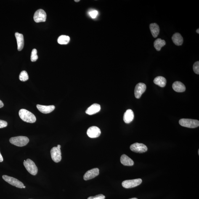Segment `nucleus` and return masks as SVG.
Instances as JSON below:
<instances>
[{
  "instance_id": "obj_1",
  "label": "nucleus",
  "mask_w": 199,
  "mask_h": 199,
  "mask_svg": "<svg viewBox=\"0 0 199 199\" xmlns=\"http://www.w3.org/2000/svg\"><path fill=\"white\" fill-rule=\"evenodd\" d=\"M19 115L20 118L25 122L33 123L36 121L34 114L26 109H21L19 111Z\"/></svg>"
},
{
  "instance_id": "obj_2",
  "label": "nucleus",
  "mask_w": 199,
  "mask_h": 199,
  "mask_svg": "<svg viewBox=\"0 0 199 199\" xmlns=\"http://www.w3.org/2000/svg\"><path fill=\"white\" fill-rule=\"evenodd\" d=\"M9 141L11 144L14 145L23 147L27 145L29 141V139L26 136H18L10 138Z\"/></svg>"
},
{
  "instance_id": "obj_3",
  "label": "nucleus",
  "mask_w": 199,
  "mask_h": 199,
  "mask_svg": "<svg viewBox=\"0 0 199 199\" xmlns=\"http://www.w3.org/2000/svg\"><path fill=\"white\" fill-rule=\"evenodd\" d=\"M23 165L25 168L30 174L35 176L38 172V168L34 162L29 159L24 160Z\"/></svg>"
},
{
  "instance_id": "obj_4",
  "label": "nucleus",
  "mask_w": 199,
  "mask_h": 199,
  "mask_svg": "<svg viewBox=\"0 0 199 199\" xmlns=\"http://www.w3.org/2000/svg\"><path fill=\"white\" fill-rule=\"evenodd\" d=\"M179 123L181 126L191 128L198 127L199 126V121L198 120L190 119H181L179 120Z\"/></svg>"
},
{
  "instance_id": "obj_5",
  "label": "nucleus",
  "mask_w": 199,
  "mask_h": 199,
  "mask_svg": "<svg viewBox=\"0 0 199 199\" xmlns=\"http://www.w3.org/2000/svg\"><path fill=\"white\" fill-rule=\"evenodd\" d=\"M61 146L58 145L57 147H53L51 150V158L55 162L58 163L61 160Z\"/></svg>"
},
{
  "instance_id": "obj_6",
  "label": "nucleus",
  "mask_w": 199,
  "mask_h": 199,
  "mask_svg": "<svg viewBox=\"0 0 199 199\" xmlns=\"http://www.w3.org/2000/svg\"><path fill=\"white\" fill-rule=\"evenodd\" d=\"M2 178L4 181L12 186L19 188L22 189L23 188L24 185L23 183L15 178L7 175H3Z\"/></svg>"
},
{
  "instance_id": "obj_7",
  "label": "nucleus",
  "mask_w": 199,
  "mask_h": 199,
  "mask_svg": "<svg viewBox=\"0 0 199 199\" xmlns=\"http://www.w3.org/2000/svg\"><path fill=\"white\" fill-rule=\"evenodd\" d=\"M142 182V179H138L123 181L122 185L126 189H131L140 185Z\"/></svg>"
},
{
  "instance_id": "obj_8",
  "label": "nucleus",
  "mask_w": 199,
  "mask_h": 199,
  "mask_svg": "<svg viewBox=\"0 0 199 199\" xmlns=\"http://www.w3.org/2000/svg\"><path fill=\"white\" fill-rule=\"evenodd\" d=\"M33 18L36 23L46 22V13L43 9H38L35 13Z\"/></svg>"
},
{
  "instance_id": "obj_9",
  "label": "nucleus",
  "mask_w": 199,
  "mask_h": 199,
  "mask_svg": "<svg viewBox=\"0 0 199 199\" xmlns=\"http://www.w3.org/2000/svg\"><path fill=\"white\" fill-rule=\"evenodd\" d=\"M132 151L138 153H143L147 152V148L145 145L141 143H135L132 144L130 147Z\"/></svg>"
},
{
  "instance_id": "obj_10",
  "label": "nucleus",
  "mask_w": 199,
  "mask_h": 199,
  "mask_svg": "<svg viewBox=\"0 0 199 199\" xmlns=\"http://www.w3.org/2000/svg\"><path fill=\"white\" fill-rule=\"evenodd\" d=\"M147 86L144 83H139L136 85L134 91L135 96L136 98H140L142 94L145 92Z\"/></svg>"
},
{
  "instance_id": "obj_11",
  "label": "nucleus",
  "mask_w": 199,
  "mask_h": 199,
  "mask_svg": "<svg viewBox=\"0 0 199 199\" xmlns=\"http://www.w3.org/2000/svg\"><path fill=\"white\" fill-rule=\"evenodd\" d=\"M101 131L100 128L96 126H92L88 129L87 134L89 137L91 138H96L99 137L101 134Z\"/></svg>"
},
{
  "instance_id": "obj_12",
  "label": "nucleus",
  "mask_w": 199,
  "mask_h": 199,
  "mask_svg": "<svg viewBox=\"0 0 199 199\" xmlns=\"http://www.w3.org/2000/svg\"><path fill=\"white\" fill-rule=\"evenodd\" d=\"M99 174V168H93V169L87 171L83 176V179L85 180H89L95 178Z\"/></svg>"
},
{
  "instance_id": "obj_13",
  "label": "nucleus",
  "mask_w": 199,
  "mask_h": 199,
  "mask_svg": "<svg viewBox=\"0 0 199 199\" xmlns=\"http://www.w3.org/2000/svg\"><path fill=\"white\" fill-rule=\"evenodd\" d=\"M37 107L40 112L44 114L50 113L55 109V106L54 105L46 106L37 104Z\"/></svg>"
},
{
  "instance_id": "obj_14",
  "label": "nucleus",
  "mask_w": 199,
  "mask_h": 199,
  "mask_svg": "<svg viewBox=\"0 0 199 199\" xmlns=\"http://www.w3.org/2000/svg\"><path fill=\"white\" fill-rule=\"evenodd\" d=\"M134 113L133 111L131 109H128L123 115V121L126 123H130L134 120Z\"/></svg>"
},
{
  "instance_id": "obj_15",
  "label": "nucleus",
  "mask_w": 199,
  "mask_h": 199,
  "mask_svg": "<svg viewBox=\"0 0 199 199\" xmlns=\"http://www.w3.org/2000/svg\"><path fill=\"white\" fill-rule=\"evenodd\" d=\"M100 105L99 104H94L87 109L86 113L88 115H92L97 113L100 111Z\"/></svg>"
},
{
  "instance_id": "obj_16",
  "label": "nucleus",
  "mask_w": 199,
  "mask_h": 199,
  "mask_svg": "<svg viewBox=\"0 0 199 199\" xmlns=\"http://www.w3.org/2000/svg\"><path fill=\"white\" fill-rule=\"evenodd\" d=\"M17 40V49L18 51H21L23 49L24 46V39L23 35L18 33H16L15 34Z\"/></svg>"
},
{
  "instance_id": "obj_17",
  "label": "nucleus",
  "mask_w": 199,
  "mask_h": 199,
  "mask_svg": "<svg viewBox=\"0 0 199 199\" xmlns=\"http://www.w3.org/2000/svg\"><path fill=\"white\" fill-rule=\"evenodd\" d=\"M173 89L177 92H183L186 91V88L184 84L180 82L176 81L173 83Z\"/></svg>"
},
{
  "instance_id": "obj_18",
  "label": "nucleus",
  "mask_w": 199,
  "mask_h": 199,
  "mask_svg": "<svg viewBox=\"0 0 199 199\" xmlns=\"http://www.w3.org/2000/svg\"><path fill=\"white\" fill-rule=\"evenodd\" d=\"M120 161L121 163L124 166H132L134 165V162L133 160L124 154L121 156Z\"/></svg>"
},
{
  "instance_id": "obj_19",
  "label": "nucleus",
  "mask_w": 199,
  "mask_h": 199,
  "mask_svg": "<svg viewBox=\"0 0 199 199\" xmlns=\"http://www.w3.org/2000/svg\"><path fill=\"white\" fill-rule=\"evenodd\" d=\"M172 40L174 44L177 46L182 45L183 42V38L179 33H177L173 34L172 37Z\"/></svg>"
},
{
  "instance_id": "obj_20",
  "label": "nucleus",
  "mask_w": 199,
  "mask_h": 199,
  "mask_svg": "<svg viewBox=\"0 0 199 199\" xmlns=\"http://www.w3.org/2000/svg\"><path fill=\"white\" fill-rule=\"evenodd\" d=\"M149 27L152 36L154 38L157 37L160 32L159 27L158 24L156 23L150 24Z\"/></svg>"
},
{
  "instance_id": "obj_21",
  "label": "nucleus",
  "mask_w": 199,
  "mask_h": 199,
  "mask_svg": "<svg viewBox=\"0 0 199 199\" xmlns=\"http://www.w3.org/2000/svg\"><path fill=\"white\" fill-rule=\"evenodd\" d=\"M153 82L155 84L161 88L164 87L166 85V80L164 77L159 76L156 77L154 79Z\"/></svg>"
},
{
  "instance_id": "obj_22",
  "label": "nucleus",
  "mask_w": 199,
  "mask_h": 199,
  "mask_svg": "<svg viewBox=\"0 0 199 199\" xmlns=\"http://www.w3.org/2000/svg\"><path fill=\"white\" fill-rule=\"evenodd\" d=\"M166 44V42L164 40H162L161 38H158L154 41V46L157 51H160L162 48Z\"/></svg>"
},
{
  "instance_id": "obj_23",
  "label": "nucleus",
  "mask_w": 199,
  "mask_h": 199,
  "mask_svg": "<svg viewBox=\"0 0 199 199\" xmlns=\"http://www.w3.org/2000/svg\"><path fill=\"white\" fill-rule=\"evenodd\" d=\"M70 37L65 35H62L59 37L58 39V42L60 44H67L70 41Z\"/></svg>"
},
{
  "instance_id": "obj_24",
  "label": "nucleus",
  "mask_w": 199,
  "mask_h": 199,
  "mask_svg": "<svg viewBox=\"0 0 199 199\" xmlns=\"http://www.w3.org/2000/svg\"><path fill=\"white\" fill-rule=\"evenodd\" d=\"M19 79L22 82H25L28 79V73L26 71L23 70L20 73L19 76Z\"/></svg>"
},
{
  "instance_id": "obj_25",
  "label": "nucleus",
  "mask_w": 199,
  "mask_h": 199,
  "mask_svg": "<svg viewBox=\"0 0 199 199\" xmlns=\"http://www.w3.org/2000/svg\"><path fill=\"white\" fill-rule=\"evenodd\" d=\"M37 51L36 49H34L32 50L31 55V60L32 62H35L37 60L38 56L37 55Z\"/></svg>"
},
{
  "instance_id": "obj_26",
  "label": "nucleus",
  "mask_w": 199,
  "mask_h": 199,
  "mask_svg": "<svg viewBox=\"0 0 199 199\" xmlns=\"http://www.w3.org/2000/svg\"><path fill=\"white\" fill-rule=\"evenodd\" d=\"M193 70L195 73L199 74V62L197 61L194 64L193 67Z\"/></svg>"
},
{
  "instance_id": "obj_27",
  "label": "nucleus",
  "mask_w": 199,
  "mask_h": 199,
  "mask_svg": "<svg viewBox=\"0 0 199 199\" xmlns=\"http://www.w3.org/2000/svg\"><path fill=\"white\" fill-rule=\"evenodd\" d=\"M98 12L96 10L91 11L89 13L90 16L92 19L96 18L98 15Z\"/></svg>"
},
{
  "instance_id": "obj_28",
  "label": "nucleus",
  "mask_w": 199,
  "mask_h": 199,
  "mask_svg": "<svg viewBox=\"0 0 199 199\" xmlns=\"http://www.w3.org/2000/svg\"><path fill=\"white\" fill-rule=\"evenodd\" d=\"M105 196L102 195H99L95 196L90 197L88 199H105Z\"/></svg>"
},
{
  "instance_id": "obj_29",
  "label": "nucleus",
  "mask_w": 199,
  "mask_h": 199,
  "mask_svg": "<svg viewBox=\"0 0 199 199\" xmlns=\"http://www.w3.org/2000/svg\"><path fill=\"white\" fill-rule=\"evenodd\" d=\"M7 126V122L0 120V128L6 127Z\"/></svg>"
},
{
  "instance_id": "obj_30",
  "label": "nucleus",
  "mask_w": 199,
  "mask_h": 199,
  "mask_svg": "<svg viewBox=\"0 0 199 199\" xmlns=\"http://www.w3.org/2000/svg\"><path fill=\"white\" fill-rule=\"evenodd\" d=\"M3 160H4V159H3L2 155H1V152H0V162H2Z\"/></svg>"
},
{
  "instance_id": "obj_31",
  "label": "nucleus",
  "mask_w": 199,
  "mask_h": 199,
  "mask_svg": "<svg viewBox=\"0 0 199 199\" xmlns=\"http://www.w3.org/2000/svg\"><path fill=\"white\" fill-rule=\"evenodd\" d=\"M4 103H3V102H2V101L0 100V108H2V107H4Z\"/></svg>"
},
{
  "instance_id": "obj_32",
  "label": "nucleus",
  "mask_w": 199,
  "mask_h": 199,
  "mask_svg": "<svg viewBox=\"0 0 199 199\" xmlns=\"http://www.w3.org/2000/svg\"><path fill=\"white\" fill-rule=\"evenodd\" d=\"M199 29L198 28V29H197V31H196L197 33H198V34L199 33Z\"/></svg>"
},
{
  "instance_id": "obj_33",
  "label": "nucleus",
  "mask_w": 199,
  "mask_h": 199,
  "mask_svg": "<svg viewBox=\"0 0 199 199\" xmlns=\"http://www.w3.org/2000/svg\"><path fill=\"white\" fill-rule=\"evenodd\" d=\"M76 1V2H78V1H80V0H78V1Z\"/></svg>"
},
{
  "instance_id": "obj_34",
  "label": "nucleus",
  "mask_w": 199,
  "mask_h": 199,
  "mask_svg": "<svg viewBox=\"0 0 199 199\" xmlns=\"http://www.w3.org/2000/svg\"><path fill=\"white\" fill-rule=\"evenodd\" d=\"M138 199L137 198H131V199Z\"/></svg>"
},
{
  "instance_id": "obj_35",
  "label": "nucleus",
  "mask_w": 199,
  "mask_h": 199,
  "mask_svg": "<svg viewBox=\"0 0 199 199\" xmlns=\"http://www.w3.org/2000/svg\"><path fill=\"white\" fill-rule=\"evenodd\" d=\"M25 188V186H24L23 188Z\"/></svg>"
},
{
  "instance_id": "obj_36",
  "label": "nucleus",
  "mask_w": 199,
  "mask_h": 199,
  "mask_svg": "<svg viewBox=\"0 0 199 199\" xmlns=\"http://www.w3.org/2000/svg\"><path fill=\"white\" fill-rule=\"evenodd\" d=\"M198 155H199V150H198Z\"/></svg>"
},
{
  "instance_id": "obj_37",
  "label": "nucleus",
  "mask_w": 199,
  "mask_h": 199,
  "mask_svg": "<svg viewBox=\"0 0 199 199\" xmlns=\"http://www.w3.org/2000/svg\"></svg>"
}]
</instances>
